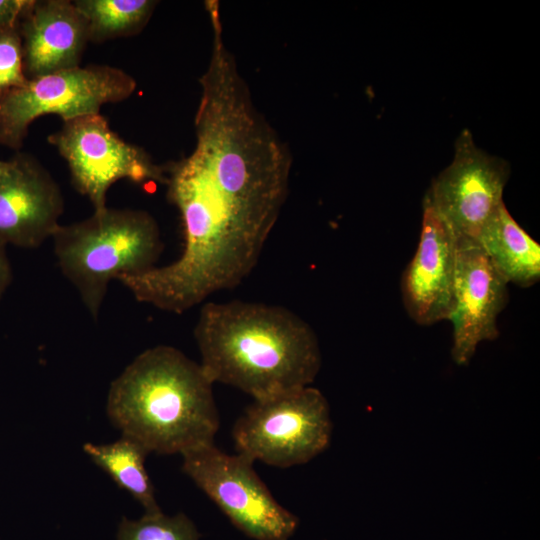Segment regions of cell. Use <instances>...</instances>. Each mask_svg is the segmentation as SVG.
Listing matches in <instances>:
<instances>
[{"label": "cell", "instance_id": "1", "mask_svg": "<svg viewBox=\"0 0 540 540\" xmlns=\"http://www.w3.org/2000/svg\"><path fill=\"white\" fill-rule=\"evenodd\" d=\"M200 365L254 400L309 386L321 367L311 326L287 308L232 301L203 305L194 329Z\"/></svg>", "mask_w": 540, "mask_h": 540}, {"label": "cell", "instance_id": "2", "mask_svg": "<svg viewBox=\"0 0 540 540\" xmlns=\"http://www.w3.org/2000/svg\"><path fill=\"white\" fill-rule=\"evenodd\" d=\"M200 363L167 345L146 349L112 381L107 415L150 453L183 454L214 443L219 414Z\"/></svg>", "mask_w": 540, "mask_h": 540}, {"label": "cell", "instance_id": "3", "mask_svg": "<svg viewBox=\"0 0 540 540\" xmlns=\"http://www.w3.org/2000/svg\"><path fill=\"white\" fill-rule=\"evenodd\" d=\"M51 238L61 272L95 320L109 283L154 268L163 249L156 220L134 209L105 207L59 225Z\"/></svg>", "mask_w": 540, "mask_h": 540}, {"label": "cell", "instance_id": "4", "mask_svg": "<svg viewBox=\"0 0 540 540\" xmlns=\"http://www.w3.org/2000/svg\"><path fill=\"white\" fill-rule=\"evenodd\" d=\"M331 434L328 402L310 386L254 400L232 430L237 453L279 468L309 462Z\"/></svg>", "mask_w": 540, "mask_h": 540}, {"label": "cell", "instance_id": "5", "mask_svg": "<svg viewBox=\"0 0 540 540\" xmlns=\"http://www.w3.org/2000/svg\"><path fill=\"white\" fill-rule=\"evenodd\" d=\"M134 78L120 68L87 65L27 79L0 92V144L15 151L23 145L30 124L56 114L63 120L100 113L102 105L129 98Z\"/></svg>", "mask_w": 540, "mask_h": 540}, {"label": "cell", "instance_id": "6", "mask_svg": "<svg viewBox=\"0 0 540 540\" xmlns=\"http://www.w3.org/2000/svg\"><path fill=\"white\" fill-rule=\"evenodd\" d=\"M182 471L246 536L288 540L298 518L281 506L253 468L254 461L229 455L214 443L182 454Z\"/></svg>", "mask_w": 540, "mask_h": 540}, {"label": "cell", "instance_id": "7", "mask_svg": "<svg viewBox=\"0 0 540 540\" xmlns=\"http://www.w3.org/2000/svg\"><path fill=\"white\" fill-rule=\"evenodd\" d=\"M66 160L72 184L94 211L106 206L110 187L121 179L134 183L166 182V166L155 164L141 147L125 142L100 113L63 120L48 137Z\"/></svg>", "mask_w": 540, "mask_h": 540}, {"label": "cell", "instance_id": "8", "mask_svg": "<svg viewBox=\"0 0 540 540\" xmlns=\"http://www.w3.org/2000/svg\"><path fill=\"white\" fill-rule=\"evenodd\" d=\"M509 166L480 149L463 130L452 162L433 180L426 197L456 237L476 240L503 201Z\"/></svg>", "mask_w": 540, "mask_h": 540}, {"label": "cell", "instance_id": "9", "mask_svg": "<svg viewBox=\"0 0 540 540\" xmlns=\"http://www.w3.org/2000/svg\"><path fill=\"white\" fill-rule=\"evenodd\" d=\"M456 266L449 316L453 360L466 365L477 345L499 335L497 319L508 301V283L476 240L456 237Z\"/></svg>", "mask_w": 540, "mask_h": 540}, {"label": "cell", "instance_id": "10", "mask_svg": "<svg viewBox=\"0 0 540 540\" xmlns=\"http://www.w3.org/2000/svg\"><path fill=\"white\" fill-rule=\"evenodd\" d=\"M64 210L60 187L34 156L18 151L0 168V241L33 249L51 238Z\"/></svg>", "mask_w": 540, "mask_h": 540}, {"label": "cell", "instance_id": "11", "mask_svg": "<svg viewBox=\"0 0 540 540\" xmlns=\"http://www.w3.org/2000/svg\"><path fill=\"white\" fill-rule=\"evenodd\" d=\"M456 246V235L425 196L418 247L401 281L406 311L419 325H432L449 316Z\"/></svg>", "mask_w": 540, "mask_h": 540}, {"label": "cell", "instance_id": "12", "mask_svg": "<svg viewBox=\"0 0 540 540\" xmlns=\"http://www.w3.org/2000/svg\"><path fill=\"white\" fill-rule=\"evenodd\" d=\"M18 27L28 79L80 66L89 32L73 1L29 0Z\"/></svg>", "mask_w": 540, "mask_h": 540}, {"label": "cell", "instance_id": "13", "mask_svg": "<svg viewBox=\"0 0 540 540\" xmlns=\"http://www.w3.org/2000/svg\"><path fill=\"white\" fill-rule=\"evenodd\" d=\"M476 241L496 271L509 284L530 287L540 279V245L502 203Z\"/></svg>", "mask_w": 540, "mask_h": 540}, {"label": "cell", "instance_id": "14", "mask_svg": "<svg viewBox=\"0 0 540 540\" xmlns=\"http://www.w3.org/2000/svg\"><path fill=\"white\" fill-rule=\"evenodd\" d=\"M83 450L118 487L127 491L143 506L145 513L161 511L144 464L150 452L142 444L122 435L109 444L85 443Z\"/></svg>", "mask_w": 540, "mask_h": 540}, {"label": "cell", "instance_id": "15", "mask_svg": "<svg viewBox=\"0 0 540 540\" xmlns=\"http://www.w3.org/2000/svg\"><path fill=\"white\" fill-rule=\"evenodd\" d=\"M88 24L89 41L101 43L137 34L149 21L157 4L151 0H76Z\"/></svg>", "mask_w": 540, "mask_h": 540}, {"label": "cell", "instance_id": "16", "mask_svg": "<svg viewBox=\"0 0 540 540\" xmlns=\"http://www.w3.org/2000/svg\"><path fill=\"white\" fill-rule=\"evenodd\" d=\"M196 526L184 513L167 516L162 511L138 520L122 518L116 540H199Z\"/></svg>", "mask_w": 540, "mask_h": 540}, {"label": "cell", "instance_id": "17", "mask_svg": "<svg viewBox=\"0 0 540 540\" xmlns=\"http://www.w3.org/2000/svg\"><path fill=\"white\" fill-rule=\"evenodd\" d=\"M27 79L18 25L0 29V92L22 86Z\"/></svg>", "mask_w": 540, "mask_h": 540}, {"label": "cell", "instance_id": "18", "mask_svg": "<svg viewBox=\"0 0 540 540\" xmlns=\"http://www.w3.org/2000/svg\"><path fill=\"white\" fill-rule=\"evenodd\" d=\"M29 0H0V29L17 26Z\"/></svg>", "mask_w": 540, "mask_h": 540}, {"label": "cell", "instance_id": "19", "mask_svg": "<svg viewBox=\"0 0 540 540\" xmlns=\"http://www.w3.org/2000/svg\"><path fill=\"white\" fill-rule=\"evenodd\" d=\"M13 279V272L7 254V245L0 241V301L10 286Z\"/></svg>", "mask_w": 540, "mask_h": 540}, {"label": "cell", "instance_id": "20", "mask_svg": "<svg viewBox=\"0 0 540 540\" xmlns=\"http://www.w3.org/2000/svg\"><path fill=\"white\" fill-rule=\"evenodd\" d=\"M5 161L0 160V168L4 165Z\"/></svg>", "mask_w": 540, "mask_h": 540}]
</instances>
